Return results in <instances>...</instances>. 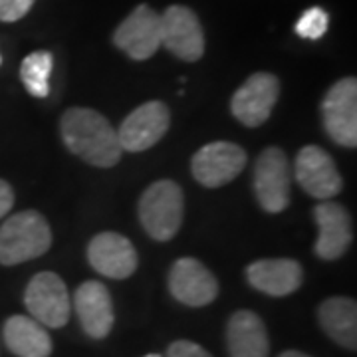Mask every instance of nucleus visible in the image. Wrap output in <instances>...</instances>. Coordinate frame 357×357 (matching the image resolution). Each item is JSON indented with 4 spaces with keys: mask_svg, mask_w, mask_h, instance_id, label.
I'll return each instance as SVG.
<instances>
[{
    "mask_svg": "<svg viewBox=\"0 0 357 357\" xmlns=\"http://www.w3.org/2000/svg\"><path fill=\"white\" fill-rule=\"evenodd\" d=\"M324 128L335 143L344 147H357V82L344 77L328 89L324 103Z\"/></svg>",
    "mask_w": 357,
    "mask_h": 357,
    "instance_id": "423d86ee",
    "label": "nucleus"
},
{
    "mask_svg": "<svg viewBox=\"0 0 357 357\" xmlns=\"http://www.w3.org/2000/svg\"><path fill=\"white\" fill-rule=\"evenodd\" d=\"M88 260L96 272L114 280L129 278L139 264L135 246L112 230L100 232L89 241Z\"/></svg>",
    "mask_w": 357,
    "mask_h": 357,
    "instance_id": "4468645a",
    "label": "nucleus"
},
{
    "mask_svg": "<svg viewBox=\"0 0 357 357\" xmlns=\"http://www.w3.org/2000/svg\"><path fill=\"white\" fill-rule=\"evenodd\" d=\"M24 304L30 318L54 330L66 326L72 312V300L64 280L54 272H40L28 282Z\"/></svg>",
    "mask_w": 357,
    "mask_h": 357,
    "instance_id": "20e7f679",
    "label": "nucleus"
},
{
    "mask_svg": "<svg viewBox=\"0 0 357 357\" xmlns=\"http://www.w3.org/2000/svg\"><path fill=\"white\" fill-rule=\"evenodd\" d=\"M167 357H213L204 347H201L195 342H187V340H178L173 342L167 349Z\"/></svg>",
    "mask_w": 357,
    "mask_h": 357,
    "instance_id": "b1692460",
    "label": "nucleus"
},
{
    "mask_svg": "<svg viewBox=\"0 0 357 357\" xmlns=\"http://www.w3.org/2000/svg\"><path fill=\"white\" fill-rule=\"evenodd\" d=\"M13 204H14L13 187H10L6 181H2V178H0V218L10 213Z\"/></svg>",
    "mask_w": 357,
    "mask_h": 357,
    "instance_id": "393cba45",
    "label": "nucleus"
},
{
    "mask_svg": "<svg viewBox=\"0 0 357 357\" xmlns=\"http://www.w3.org/2000/svg\"><path fill=\"white\" fill-rule=\"evenodd\" d=\"M74 307L84 332L89 337H107V333L114 328V302L109 290L102 282H84L74 294Z\"/></svg>",
    "mask_w": 357,
    "mask_h": 357,
    "instance_id": "2eb2a0df",
    "label": "nucleus"
},
{
    "mask_svg": "<svg viewBox=\"0 0 357 357\" xmlns=\"http://www.w3.org/2000/svg\"><path fill=\"white\" fill-rule=\"evenodd\" d=\"M60 133L66 147L93 167H114L123 153L117 131L109 121L88 107H72L62 115Z\"/></svg>",
    "mask_w": 357,
    "mask_h": 357,
    "instance_id": "f257e3e1",
    "label": "nucleus"
},
{
    "mask_svg": "<svg viewBox=\"0 0 357 357\" xmlns=\"http://www.w3.org/2000/svg\"><path fill=\"white\" fill-rule=\"evenodd\" d=\"M169 290L181 304L203 307L215 302L218 296V280L199 260L178 258L169 270Z\"/></svg>",
    "mask_w": 357,
    "mask_h": 357,
    "instance_id": "ddd939ff",
    "label": "nucleus"
},
{
    "mask_svg": "<svg viewBox=\"0 0 357 357\" xmlns=\"http://www.w3.org/2000/svg\"><path fill=\"white\" fill-rule=\"evenodd\" d=\"M230 357H268L270 342L264 321L250 310L232 314L227 326Z\"/></svg>",
    "mask_w": 357,
    "mask_h": 357,
    "instance_id": "a211bd4d",
    "label": "nucleus"
},
{
    "mask_svg": "<svg viewBox=\"0 0 357 357\" xmlns=\"http://www.w3.org/2000/svg\"><path fill=\"white\" fill-rule=\"evenodd\" d=\"M0 64H2V58H0Z\"/></svg>",
    "mask_w": 357,
    "mask_h": 357,
    "instance_id": "cd10ccee",
    "label": "nucleus"
},
{
    "mask_svg": "<svg viewBox=\"0 0 357 357\" xmlns=\"http://www.w3.org/2000/svg\"><path fill=\"white\" fill-rule=\"evenodd\" d=\"M294 175L307 195L321 201L333 199L344 187V178L333 159L318 145H306L300 149L296 155Z\"/></svg>",
    "mask_w": 357,
    "mask_h": 357,
    "instance_id": "f8f14e48",
    "label": "nucleus"
},
{
    "mask_svg": "<svg viewBox=\"0 0 357 357\" xmlns=\"http://www.w3.org/2000/svg\"><path fill=\"white\" fill-rule=\"evenodd\" d=\"M280 96V82L274 74L256 72L234 91L230 100L232 115L246 126L258 128L266 121Z\"/></svg>",
    "mask_w": 357,
    "mask_h": 357,
    "instance_id": "6e6552de",
    "label": "nucleus"
},
{
    "mask_svg": "<svg viewBox=\"0 0 357 357\" xmlns=\"http://www.w3.org/2000/svg\"><path fill=\"white\" fill-rule=\"evenodd\" d=\"M246 278L258 292L282 298L302 286L304 272L292 258H268L256 260L246 268Z\"/></svg>",
    "mask_w": 357,
    "mask_h": 357,
    "instance_id": "f3484780",
    "label": "nucleus"
},
{
    "mask_svg": "<svg viewBox=\"0 0 357 357\" xmlns=\"http://www.w3.org/2000/svg\"><path fill=\"white\" fill-rule=\"evenodd\" d=\"M52 54L50 52H32L20 66V77L26 91L34 98H46L50 93Z\"/></svg>",
    "mask_w": 357,
    "mask_h": 357,
    "instance_id": "412c9836",
    "label": "nucleus"
},
{
    "mask_svg": "<svg viewBox=\"0 0 357 357\" xmlns=\"http://www.w3.org/2000/svg\"><path fill=\"white\" fill-rule=\"evenodd\" d=\"M318 318L324 332L335 344L347 349L357 347V304L349 298H328L318 310Z\"/></svg>",
    "mask_w": 357,
    "mask_h": 357,
    "instance_id": "aec40b11",
    "label": "nucleus"
},
{
    "mask_svg": "<svg viewBox=\"0 0 357 357\" xmlns=\"http://www.w3.org/2000/svg\"><path fill=\"white\" fill-rule=\"evenodd\" d=\"M290 163L280 147H268L256 159L255 192L260 206L276 215L290 204Z\"/></svg>",
    "mask_w": 357,
    "mask_h": 357,
    "instance_id": "39448f33",
    "label": "nucleus"
},
{
    "mask_svg": "<svg viewBox=\"0 0 357 357\" xmlns=\"http://www.w3.org/2000/svg\"><path fill=\"white\" fill-rule=\"evenodd\" d=\"M280 357H310V356L302 354V351H294V349H290V351H284Z\"/></svg>",
    "mask_w": 357,
    "mask_h": 357,
    "instance_id": "a878e982",
    "label": "nucleus"
},
{
    "mask_svg": "<svg viewBox=\"0 0 357 357\" xmlns=\"http://www.w3.org/2000/svg\"><path fill=\"white\" fill-rule=\"evenodd\" d=\"M34 0H0V20L2 22H16L24 18L32 8Z\"/></svg>",
    "mask_w": 357,
    "mask_h": 357,
    "instance_id": "5701e85b",
    "label": "nucleus"
},
{
    "mask_svg": "<svg viewBox=\"0 0 357 357\" xmlns=\"http://www.w3.org/2000/svg\"><path fill=\"white\" fill-rule=\"evenodd\" d=\"M328 26H330L328 13L324 8H319V6H312L296 22V32L302 38L318 40L328 32Z\"/></svg>",
    "mask_w": 357,
    "mask_h": 357,
    "instance_id": "4be33fe9",
    "label": "nucleus"
},
{
    "mask_svg": "<svg viewBox=\"0 0 357 357\" xmlns=\"http://www.w3.org/2000/svg\"><path fill=\"white\" fill-rule=\"evenodd\" d=\"M114 44L133 60H149L161 46V16L139 4L114 32Z\"/></svg>",
    "mask_w": 357,
    "mask_h": 357,
    "instance_id": "9b49d317",
    "label": "nucleus"
},
{
    "mask_svg": "<svg viewBox=\"0 0 357 357\" xmlns=\"http://www.w3.org/2000/svg\"><path fill=\"white\" fill-rule=\"evenodd\" d=\"M314 220L319 230V236L316 241V255L324 260L342 258L354 238L349 213L342 204L321 201L314 208Z\"/></svg>",
    "mask_w": 357,
    "mask_h": 357,
    "instance_id": "dca6fc26",
    "label": "nucleus"
},
{
    "mask_svg": "<svg viewBox=\"0 0 357 357\" xmlns=\"http://www.w3.org/2000/svg\"><path fill=\"white\" fill-rule=\"evenodd\" d=\"M145 357H161V356H157V354H151V356H145Z\"/></svg>",
    "mask_w": 357,
    "mask_h": 357,
    "instance_id": "bb28decb",
    "label": "nucleus"
},
{
    "mask_svg": "<svg viewBox=\"0 0 357 357\" xmlns=\"http://www.w3.org/2000/svg\"><path fill=\"white\" fill-rule=\"evenodd\" d=\"M4 344L16 357H48L52 337L48 330L28 316H13L4 324Z\"/></svg>",
    "mask_w": 357,
    "mask_h": 357,
    "instance_id": "6ab92c4d",
    "label": "nucleus"
},
{
    "mask_svg": "<svg viewBox=\"0 0 357 357\" xmlns=\"http://www.w3.org/2000/svg\"><path fill=\"white\" fill-rule=\"evenodd\" d=\"M52 230L36 211L13 215L0 227V264L16 266L50 250Z\"/></svg>",
    "mask_w": 357,
    "mask_h": 357,
    "instance_id": "f03ea898",
    "label": "nucleus"
},
{
    "mask_svg": "<svg viewBox=\"0 0 357 357\" xmlns=\"http://www.w3.org/2000/svg\"><path fill=\"white\" fill-rule=\"evenodd\" d=\"M161 44L183 62H197L204 54V32L191 8L173 4L161 16Z\"/></svg>",
    "mask_w": 357,
    "mask_h": 357,
    "instance_id": "1a4fd4ad",
    "label": "nucleus"
},
{
    "mask_svg": "<svg viewBox=\"0 0 357 357\" xmlns=\"http://www.w3.org/2000/svg\"><path fill=\"white\" fill-rule=\"evenodd\" d=\"M185 197L177 183L163 178L155 181L139 199V220L147 234L167 243L171 241L183 225Z\"/></svg>",
    "mask_w": 357,
    "mask_h": 357,
    "instance_id": "7ed1b4c3",
    "label": "nucleus"
},
{
    "mask_svg": "<svg viewBox=\"0 0 357 357\" xmlns=\"http://www.w3.org/2000/svg\"><path fill=\"white\" fill-rule=\"evenodd\" d=\"M246 167V151L229 141L201 147L191 161L192 177L206 189H217L236 178Z\"/></svg>",
    "mask_w": 357,
    "mask_h": 357,
    "instance_id": "0eeeda50",
    "label": "nucleus"
},
{
    "mask_svg": "<svg viewBox=\"0 0 357 357\" xmlns=\"http://www.w3.org/2000/svg\"><path fill=\"white\" fill-rule=\"evenodd\" d=\"M171 126V112L163 102H147L123 119L117 139L123 151L139 153L163 139Z\"/></svg>",
    "mask_w": 357,
    "mask_h": 357,
    "instance_id": "9d476101",
    "label": "nucleus"
}]
</instances>
